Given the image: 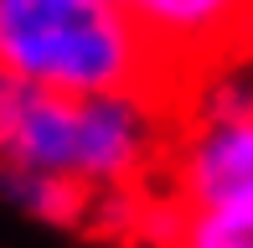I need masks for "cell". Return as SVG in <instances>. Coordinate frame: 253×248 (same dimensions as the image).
<instances>
[{"mask_svg": "<svg viewBox=\"0 0 253 248\" xmlns=\"http://www.w3.org/2000/svg\"><path fill=\"white\" fill-rule=\"evenodd\" d=\"M170 124L166 88L57 93L0 73V176L57 181L93 207L155 181Z\"/></svg>", "mask_w": 253, "mask_h": 248, "instance_id": "6da1fadb", "label": "cell"}, {"mask_svg": "<svg viewBox=\"0 0 253 248\" xmlns=\"http://www.w3.org/2000/svg\"><path fill=\"white\" fill-rule=\"evenodd\" d=\"M0 73L57 93L176 88L119 0H0Z\"/></svg>", "mask_w": 253, "mask_h": 248, "instance_id": "7a4b0ae2", "label": "cell"}, {"mask_svg": "<svg viewBox=\"0 0 253 248\" xmlns=\"http://www.w3.org/2000/svg\"><path fill=\"white\" fill-rule=\"evenodd\" d=\"M170 83L238 57L253 37V0H119ZM176 93V88H170Z\"/></svg>", "mask_w": 253, "mask_h": 248, "instance_id": "3957f363", "label": "cell"}, {"mask_svg": "<svg viewBox=\"0 0 253 248\" xmlns=\"http://www.w3.org/2000/svg\"><path fill=\"white\" fill-rule=\"evenodd\" d=\"M140 228L155 248H253V202L181 212L155 191V197H145Z\"/></svg>", "mask_w": 253, "mask_h": 248, "instance_id": "277c9868", "label": "cell"}]
</instances>
